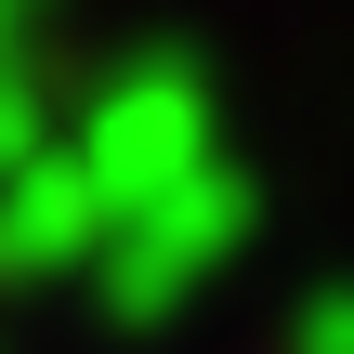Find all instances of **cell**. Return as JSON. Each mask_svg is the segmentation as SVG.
<instances>
[{"label": "cell", "mask_w": 354, "mask_h": 354, "mask_svg": "<svg viewBox=\"0 0 354 354\" xmlns=\"http://www.w3.org/2000/svg\"><path fill=\"white\" fill-rule=\"evenodd\" d=\"M39 13H53V0H0V53H13V39H39Z\"/></svg>", "instance_id": "6"}, {"label": "cell", "mask_w": 354, "mask_h": 354, "mask_svg": "<svg viewBox=\"0 0 354 354\" xmlns=\"http://www.w3.org/2000/svg\"><path fill=\"white\" fill-rule=\"evenodd\" d=\"M26 145H53V79H39V39H13V53H0V158H26Z\"/></svg>", "instance_id": "4"}, {"label": "cell", "mask_w": 354, "mask_h": 354, "mask_svg": "<svg viewBox=\"0 0 354 354\" xmlns=\"http://www.w3.org/2000/svg\"><path fill=\"white\" fill-rule=\"evenodd\" d=\"M289 354H354V289H315L302 328H289Z\"/></svg>", "instance_id": "5"}, {"label": "cell", "mask_w": 354, "mask_h": 354, "mask_svg": "<svg viewBox=\"0 0 354 354\" xmlns=\"http://www.w3.org/2000/svg\"><path fill=\"white\" fill-rule=\"evenodd\" d=\"M92 236H105V184L79 171L66 131L26 145V158H0V289H53V276H79Z\"/></svg>", "instance_id": "3"}, {"label": "cell", "mask_w": 354, "mask_h": 354, "mask_svg": "<svg viewBox=\"0 0 354 354\" xmlns=\"http://www.w3.org/2000/svg\"><path fill=\"white\" fill-rule=\"evenodd\" d=\"M250 223H263V197H250V171L236 158H197V171H171L158 197H131V210H105V236H92V289L145 328V315H171V302H197L236 250H250Z\"/></svg>", "instance_id": "1"}, {"label": "cell", "mask_w": 354, "mask_h": 354, "mask_svg": "<svg viewBox=\"0 0 354 354\" xmlns=\"http://www.w3.org/2000/svg\"><path fill=\"white\" fill-rule=\"evenodd\" d=\"M79 171L105 184V210H131V197H158L171 171H197V158H223V118H210V79L184 66V53H145V66H118L92 105H79Z\"/></svg>", "instance_id": "2"}]
</instances>
